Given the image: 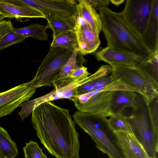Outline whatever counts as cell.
I'll return each instance as SVG.
<instances>
[{
    "label": "cell",
    "mask_w": 158,
    "mask_h": 158,
    "mask_svg": "<svg viewBox=\"0 0 158 158\" xmlns=\"http://www.w3.org/2000/svg\"><path fill=\"white\" fill-rule=\"evenodd\" d=\"M134 91L120 90L114 91L112 102L113 114L122 113L127 107L137 111L143 104L140 98Z\"/></svg>",
    "instance_id": "cell-15"
},
{
    "label": "cell",
    "mask_w": 158,
    "mask_h": 158,
    "mask_svg": "<svg viewBox=\"0 0 158 158\" xmlns=\"http://www.w3.org/2000/svg\"><path fill=\"white\" fill-rule=\"evenodd\" d=\"M48 28L46 26L36 23L21 28L13 27V30L26 38L31 37L38 40L45 41L47 40L48 36L46 31Z\"/></svg>",
    "instance_id": "cell-22"
},
{
    "label": "cell",
    "mask_w": 158,
    "mask_h": 158,
    "mask_svg": "<svg viewBox=\"0 0 158 158\" xmlns=\"http://www.w3.org/2000/svg\"><path fill=\"white\" fill-rule=\"evenodd\" d=\"M13 5L27 6L40 11L45 17L76 14L77 1L74 0H6Z\"/></svg>",
    "instance_id": "cell-9"
},
{
    "label": "cell",
    "mask_w": 158,
    "mask_h": 158,
    "mask_svg": "<svg viewBox=\"0 0 158 158\" xmlns=\"http://www.w3.org/2000/svg\"><path fill=\"white\" fill-rule=\"evenodd\" d=\"M50 47L78 50L76 33L74 31H69L58 35L53 38Z\"/></svg>",
    "instance_id": "cell-23"
},
{
    "label": "cell",
    "mask_w": 158,
    "mask_h": 158,
    "mask_svg": "<svg viewBox=\"0 0 158 158\" xmlns=\"http://www.w3.org/2000/svg\"><path fill=\"white\" fill-rule=\"evenodd\" d=\"M91 74L89 72L87 67L83 66L71 71L67 76L68 82L69 84L77 78L82 77H87Z\"/></svg>",
    "instance_id": "cell-29"
},
{
    "label": "cell",
    "mask_w": 158,
    "mask_h": 158,
    "mask_svg": "<svg viewBox=\"0 0 158 158\" xmlns=\"http://www.w3.org/2000/svg\"><path fill=\"white\" fill-rule=\"evenodd\" d=\"M0 12L5 18H43L45 16L37 9L30 6H19L12 4L6 0H0Z\"/></svg>",
    "instance_id": "cell-16"
},
{
    "label": "cell",
    "mask_w": 158,
    "mask_h": 158,
    "mask_svg": "<svg viewBox=\"0 0 158 158\" xmlns=\"http://www.w3.org/2000/svg\"><path fill=\"white\" fill-rule=\"evenodd\" d=\"M142 40L151 52L158 49V0H153L150 19Z\"/></svg>",
    "instance_id": "cell-17"
},
{
    "label": "cell",
    "mask_w": 158,
    "mask_h": 158,
    "mask_svg": "<svg viewBox=\"0 0 158 158\" xmlns=\"http://www.w3.org/2000/svg\"><path fill=\"white\" fill-rule=\"evenodd\" d=\"M106 74V70L100 67L95 73L90 75L79 77L60 89H54L45 95L22 102L19 106L22 107L19 112V115L23 120L32 112L34 109L43 103L64 98L70 100L73 96L76 95L78 87L90 81L105 77Z\"/></svg>",
    "instance_id": "cell-6"
},
{
    "label": "cell",
    "mask_w": 158,
    "mask_h": 158,
    "mask_svg": "<svg viewBox=\"0 0 158 158\" xmlns=\"http://www.w3.org/2000/svg\"><path fill=\"white\" fill-rule=\"evenodd\" d=\"M152 2L153 0H127L124 9L119 12L124 22L142 40L150 19Z\"/></svg>",
    "instance_id": "cell-8"
},
{
    "label": "cell",
    "mask_w": 158,
    "mask_h": 158,
    "mask_svg": "<svg viewBox=\"0 0 158 158\" xmlns=\"http://www.w3.org/2000/svg\"><path fill=\"white\" fill-rule=\"evenodd\" d=\"M78 50L83 55L95 52L100 44L99 33L88 24L82 26L75 25Z\"/></svg>",
    "instance_id": "cell-13"
},
{
    "label": "cell",
    "mask_w": 158,
    "mask_h": 158,
    "mask_svg": "<svg viewBox=\"0 0 158 158\" xmlns=\"http://www.w3.org/2000/svg\"><path fill=\"white\" fill-rule=\"evenodd\" d=\"M86 62L83 55L78 49H74L69 60L62 68L59 75L55 78L52 86L59 89L69 84L67 76L72 70L81 68Z\"/></svg>",
    "instance_id": "cell-18"
},
{
    "label": "cell",
    "mask_w": 158,
    "mask_h": 158,
    "mask_svg": "<svg viewBox=\"0 0 158 158\" xmlns=\"http://www.w3.org/2000/svg\"><path fill=\"white\" fill-rule=\"evenodd\" d=\"M26 38L13 30L5 35L0 40V50L24 41Z\"/></svg>",
    "instance_id": "cell-27"
},
{
    "label": "cell",
    "mask_w": 158,
    "mask_h": 158,
    "mask_svg": "<svg viewBox=\"0 0 158 158\" xmlns=\"http://www.w3.org/2000/svg\"><path fill=\"white\" fill-rule=\"evenodd\" d=\"M94 55L98 61H104L110 65L135 67L145 59L131 53L120 51L107 46L95 52Z\"/></svg>",
    "instance_id": "cell-12"
},
{
    "label": "cell",
    "mask_w": 158,
    "mask_h": 158,
    "mask_svg": "<svg viewBox=\"0 0 158 158\" xmlns=\"http://www.w3.org/2000/svg\"><path fill=\"white\" fill-rule=\"evenodd\" d=\"M106 121L113 131H121L133 135L126 117L122 113L113 114L108 119H106Z\"/></svg>",
    "instance_id": "cell-24"
},
{
    "label": "cell",
    "mask_w": 158,
    "mask_h": 158,
    "mask_svg": "<svg viewBox=\"0 0 158 158\" xmlns=\"http://www.w3.org/2000/svg\"><path fill=\"white\" fill-rule=\"evenodd\" d=\"M74 50L60 47H50L31 82L37 89L52 86L55 78L68 61Z\"/></svg>",
    "instance_id": "cell-5"
},
{
    "label": "cell",
    "mask_w": 158,
    "mask_h": 158,
    "mask_svg": "<svg viewBox=\"0 0 158 158\" xmlns=\"http://www.w3.org/2000/svg\"><path fill=\"white\" fill-rule=\"evenodd\" d=\"M125 158H151L133 135L113 131Z\"/></svg>",
    "instance_id": "cell-14"
},
{
    "label": "cell",
    "mask_w": 158,
    "mask_h": 158,
    "mask_svg": "<svg viewBox=\"0 0 158 158\" xmlns=\"http://www.w3.org/2000/svg\"><path fill=\"white\" fill-rule=\"evenodd\" d=\"M19 153L15 143L0 126V158H16Z\"/></svg>",
    "instance_id": "cell-21"
},
{
    "label": "cell",
    "mask_w": 158,
    "mask_h": 158,
    "mask_svg": "<svg viewBox=\"0 0 158 158\" xmlns=\"http://www.w3.org/2000/svg\"><path fill=\"white\" fill-rule=\"evenodd\" d=\"M99 10L107 47L144 59L148 57L152 52L124 22L119 13L113 11L107 6L102 7Z\"/></svg>",
    "instance_id": "cell-2"
},
{
    "label": "cell",
    "mask_w": 158,
    "mask_h": 158,
    "mask_svg": "<svg viewBox=\"0 0 158 158\" xmlns=\"http://www.w3.org/2000/svg\"><path fill=\"white\" fill-rule=\"evenodd\" d=\"M73 118L75 123L90 136L96 148L109 158H125L106 119L78 111L74 113Z\"/></svg>",
    "instance_id": "cell-3"
},
{
    "label": "cell",
    "mask_w": 158,
    "mask_h": 158,
    "mask_svg": "<svg viewBox=\"0 0 158 158\" xmlns=\"http://www.w3.org/2000/svg\"><path fill=\"white\" fill-rule=\"evenodd\" d=\"M120 90L131 91L140 94L139 91L137 89L119 80H114L103 88L101 92Z\"/></svg>",
    "instance_id": "cell-28"
},
{
    "label": "cell",
    "mask_w": 158,
    "mask_h": 158,
    "mask_svg": "<svg viewBox=\"0 0 158 158\" xmlns=\"http://www.w3.org/2000/svg\"><path fill=\"white\" fill-rule=\"evenodd\" d=\"M91 5L95 10L103 6H106L109 4V0H88Z\"/></svg>",
    "instance_id": "cell-31"
},
{
    "label": "cell",
    "mask_w": 158,
    "mask_h": 158,
    "mask_svg": "<svg viewBox=\"0 0 158 158\" xmlns=\"http://www.w3.org/2000/svg\"><path fill=\"white\" fill-rule=\"evenodd\" d=\"M43 158H48L47 157V156L46 155L44 154Z\"/></svg>",
    "instance_id": "cell-34"
},
{
    "label": "cell",
    "mask_w": 158,
    "mask_h": 158,
    "mask_svg": "<svg viewBox=\"0 0 158 158\" xmlns=\"http://www.w3.org/2000/svg\"><path fill=\"white\" fill-rule=\"evenodd\" d=\"M114 91L99 92L83 104L74 102L78 111L85 113L102 119L110 117L113 113L112 102Z\"/></svg>",
    "instance_id": "cell-11"
},
{
    "label": "cell",
    "mask_w": 158,
    "mask_h": 158,
    "mask_svg": "<svg viewBox=\"0 0 158 158\" xmlns=\"http://www.w3.org/2000/svg\"><path fill=\"white\" fill-rule=\"evenodd\" d=\"M146 106L143 104L126 119L136 139L151 158H157L158 134L151 125Z\"/></svg>",
    "instance_id": "cell-7"
},
{
    "label": "cell",
    "mask_w": 158,
    "mask_h": 158,
    "mask_svg": "<svg viewBox=\"0 0 158 158\" xmlns=\"http://www.w3.org/2000/svg\"><path fill=\"white\" fill-rule=\"evenodd\" d=\"M125 0H110L111 3L116 6H118L123 3Z\"/></svg>",
    "instance_id": "cell-32"
},
{
    "label": "cell",
    "mask_w": 158,
    "mask_h": 158,
    "mask_svg": "<svg viewBox=\"0 0 158 158\" xmlns=\"http://www.w3.org/2000/svg\"><path fill=\"white\" fill-rule=\"evenodd\" d=\"M111 76L138 90L146 105L158 95V82L142 69L137 66L110 65Z\"/></svg>",
    "instance_id": "cell-4"
},
{
    "label": "cell",
    "mask_w": 158,
    "mask_h": 158,
    "mask_svg": "<svg viewBox=\"0 0 158 158\" xmlns=\"http://www.w3.org/2000/svg\"><path fill=\"white\" fill-rule=\"evenodd\" d=\"M76 5V13L81 16L87 23L96 32L102 30V23L99 15L88 0H79Z\"/></svg>",
    "instance_id": "cell-19"
},
{
    "label": "cell",
    "mask_w": 158,
    "mask_h": 158,
    "mask_svg": "<svg viewBox=\"0 0 158 158\" xmlns=\"http://www.w3.org/2000/svg\"><path fill=\"white\" fill-rule=\"evenodd\" d=\"M136 66L143 69L158 81V49L151 52L147 58L143 60Z\"/></svg>",
    "instance_id": "cell-25"
},
{
    "label": "cell",
    "mask_w": 158,
    "mask_h": 158,
    "mask_svg": "<svg viewBox=\"0 0 158 158\" xmlns=\"http://www.w3.org/2000/svg\"><path fill=\"white\" fill-rule=\"evenodd\" d=\"M5 17L2 15H0V21L3 20L5 18Z\"/></svg>",
    "instance_id": "cell-33"
},
{
    "label": "cell",
    "mask_w": 158,
    "mask_h": 158,
    "mask_svg": "<svg viewBox=\"0 0 158 158\" xmlns=\"http://www.w3.org/2000/svg\"><path fill=\"white\" fill-rule=\"evenodd\" d=\"M46 26L53 32V38L63 32L74 31L76 24V14L71 15L56 16L45 19Z\"/></svg>",
    "instance_id": "cell-20"
},
{
    "label": "cell",
    "mask_w": 158,
    "mask_h": 158,
    "mask_svg": "<svg viewBox=\"0 0 158 158\" xmlns=\"http://www.w3.org/2000/svg\"><path fill=\"white\" fill-rule=\"evenodd\" d=\"M30 81L0 93V117L10 114L21 103L28 100L36 91Z\"/></svg>",
    "instance_id": "cell-10"
},
{
    "label": "cell",
    "mask_w": 158,
    "mask_h": 158,
    "mask_svg": "<svg viewBox=\"0 0 158 158\" xmlns=\"http://www.w3.org/2000/svg\"><path fill=\"white\" fill-rule=\"evenodd\" d=\"M13 26L10 20L0 21V40L7 34L13 30Z\"/></svg>",
    "instance_id": "cell-30"
},
{
    "label": "cell",
    "mask_w": 158,
    "mask_h": 158,
    "mask_svg": "<svg viewBox=\"0 0 158 158\" xmlns=\"http://www.w3.org/2000/svg\"><path fill=\"white\" fill-rule=\"evenodd\" d=\"M31 113L33 127L48 153L56 158H79V134L68 109L48 101Z\"/></svg>",
    "instance_id": "cell-1"
},
{
    "label": "cell",
    "mask_w": 158,
    "mask_h": 158,
    "mask_svg": "<svg viewBox=\"0 0 158 158\" xmlns=\"http://www.w3.org/2000/svg\"><path fill=\"white\" fill-rule=\"evenodd\" d=\"M25 158H43L44 153L37 142L30 141L23 148Z\"/></svg>",
    "instance_id": "cell-26"
}]
</instances>
